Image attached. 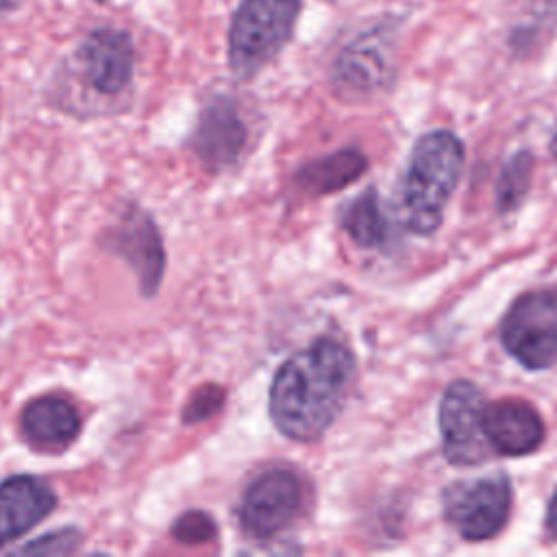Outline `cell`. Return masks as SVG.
Here are the masks:
<instances>
[{
    "mask_svg": "<svg viewBox=\"0 0 557 557\" xmlns=\"http://www.w3.org/2000/svg\"><path fill=\"white\" fill-rule=\"evenodd\" d=\"M352 374V352L331 337L294 352L276 370L270 387L274 426L298 442L318 440L337 418Z\"/></svg>",
    "mask_w": 557,
    "mask_h": 557,
    "instance_id": "cell-1",
    "label": "cell"
},
{
    "mask_svg": "<svg viewBox=\"0 0 557 557\" xmlns=\"http://www.w3.org/2000/svg\"><path fill=\"white\" fill-rule=\"evenodd\" d=\"M461 168L463 146L450 131H431L416 141L400 185L403 220L411 233L431 235L442 224Z\"/></svg>",
    "mask_w": 557,
    "mask_h": 557,
    "instance_id": "cell-2",
    "label": "cell"
},
{
    "mask_svg": "<svg viewBox=\"0 0 557 557\" xmlns=\"http://www.w3.org/2000/svg\"><path fill=\"white\" fill-rule=\"evenodd\" d=\"M300 0H242L228 28V65L239 78L263 70L289 41Z\"/></svg>",
    "mask_w": 557,
    "mask_h": 557,
    "instance_id": "cell-3",
    "label": "cell"
},
{
    "mask_svg": "<svg viewBox=\"0 0 557 557\" xmlns=\"http://www.w3.org/2000/svg\"><path fill=\"white\" fill-rule=\"evenodd\" d=\"M505 350L529 370L557 363V289L522 294L500 324Z\"/></svg>",
    "mask_w": 557,
    "mask_h": 557,
    "instance_id": "cell-4",
    "label": "cell"
},
{
    "mask_svg": "<svg viewBox=\"0 0 557 557\" xmlns=\"http://www.w3.org/2000/svg\"><path fill=\"white\" fill-rule=\"evenodd\" d=\"M396 26L376 22L359 30L335 57L333 85L337 94L361 100L385 89L394 78Z\"/></svg>",
    "mask_w": 557,
    "mask_h": 557,
    "instance_id": "cell-5",
    "label": "cell"
},
{
    "mask_svg": "<svg viewBox=\"0 0 557 557\" xmlns=\"http://www.w3.org/2000/svg\"><path fill=\"white\" fill-rule=\"evenodd\" d=\"M511 509V485L505 474L459 481L444 492V513L455 531L472 542L496 535Z\"/></svg>",
    "mask_w": 557,
    "mask_h": 557,
    "instance_id": "cell-6",
    "label": "cell"
},
{
    "mask_svg": "<svg viewBox=\"0 0 557 557\" xmlns=\"http://www.w3.org/2000/svg\"><path fill=\"white\" fill-rule=\"evenodd\" d=\"M485 400L472 381H455L440 403L444 455L453 466L483 463L494 448L485 435Z\"/></svg>",
    "mask_w": 557,
    "mask_h": 557,
    "instance_id": "cell-7",
    "label": "cell"
},
{
    "mask_svg": "<svg viewBox=\"0 0 557 557\" xmlns=\"http://www.w3.org/2000/svg\"><path fill=\"white\" fill-rule=\"evenodd\" d=\"M81 83L100 98H117L133 81L135 48L124 28L100 26L91 30L74 54Z\"/></svg>",
    "mask_w": 557,
    "mask_h": 557,
    "instance_id": "cell-8",
    "label": "cell"
},
{
    "mask_svg": "<svg viewBox=\"0 0 557 557\" xmlns=\"http://www.w3.org/2000/svg\"><path fill=\"white\" fill-rule=\"evenodd\" d=\"M302 509V481L296 472L276 468L259 474L246 490L239 505L244 531L268 540L285 531Z\"/></svg>",
    "mask_w": 557,
    "mask_h": 557,
    "instance_id": "cell-9",
    "label": "cell"
},
{
    "mask_svg": "<svg viewBox=\"0 0 557 557\" xmlns=\"http://www.w3.org/2000/svg\"><path fill=\"white\" fill-rule=\"evenodd\" d=\"M244 144L246 124L239 117L233 100L224 96L211 100L202 109L198 124L189 137V146L209 170H224L235 163Z\"/></svg>",
    "mask_w": 557,
    "mask_h": 557,
    "instance_id": "cell-10",
    "label": "cell"
},
{
    "mask_svg": "<svg viewBox=\"0 0 557 557\" xmlns=\"http://www.w3.org/2000/svg\"><path fill=\"white\" fill-rule=\"evenodd\" d=\"M113 252L124 257L135 270L141 292L154 294L163 276V246L154 222L139 209L126 211V215L111 231Z\"/></svg>",
    "mask_w": 557,
    "mask_h": 557,
    "instance_id": "cell-11",
    "label": "cell"
},
{
    "mask_svg": "<svg viewBox=\"0 0 557 557\" xmlns=\"http://www.w3.org/2000/svg\"><path fill=\"white\" fill-rule=\"evenodd\" d=\"M485 435L500 455H529L544 442V422L524 400L503 398L485 405Z\"/></svg>",
    "mask_w": 557,
    "mask_h": 557,
    "instance_id": "cell-12",
    "label": "cell"
},
{
    "mask_svg": "<svg viewBox=\"0 0 557 557\" xmlns=\"http://www.w3.org/2000/svg\"><path fill=\"white\" fill-rule=\"evenodd\" d=\"M57 505L54 492L37 476L17 474L0 483V546L44 520Z\"/></svg>",
    "mask_w": 557,
    "mask_h": 557,
    "instance_id": "cell-13",
    "label": "cell"
},
{
    "mask_svg": "<svg viewBox=\"0 0 557 557\" xmlns=\"http://www.w3.org/2000/svg\"><path fill=\"white\" fill-rule=\"evenodd\" d=\"M81 431V416L76 407L59 396H44L30 400L22 411V433L26 442L46 453L67 448Z\"/></svg>",
    "mask_w": 557,
    "mask_h": 557,
    "instance_id": "cell-14",
    "label": "cell"
},
{
    "mask_svg": "<svg viewBox=\"0 0 557 557\" xmlns=\"http://www.w3.org/2000/svg\"><path fill=\"white\" fill-rule=\"evenodd\" d=\"M366 168L368 159L359 150L346 148L329 157L309 161L296 172V181L300 189L309 194H331L357 181Z\"/></svg>",
    "mask_w": 557,
    "mask_h": 557,
    "instance_id": "cell-15",
    "label": "cell"
},
{
    "mask_svg": "<svg viewBox=\"0 0 557 557\" xmlns=\"http://www.w3.org/2000/svg\"><path fill=\"white\" fill-rule=\"evenodd\" d=\"M342 226L350 235V239L363 248H372L385 242L387 224L374 189H368L346 207L342 215Z\"/></svg>",
    "mask_w": 557,
    "mask_h": 557,
    "instance_id": "cell-16",
    "label": "cell"
},
{
    "mask_svg": "<svg viewBox=\"0 0 557 557\" xmlns=\"http://www.w3.org/2000/svg\"><path fill=\"white\" fill-rule=\"evenodd\" d=\"M533 178V154L529 150L516 152L505 165L496 183V202L503 213L518 209L524 200Z\"/></svg>",
    "mask_w": 557,
    "mask_h": 557,
    "instance_id": "cell-17",
    "label": "cell"
},
{
    "mask_svg": "<svg viewBox=\"0 0 557 557\" xmlns=\"http://www.w3.org/2000/svg\"><path fill=\"white\" fill-rule=\"evenodd\" d=\"M215 533H218V529H215L213 518L198 509H191V511L178 516L172 527V535L183 544H205V542L213 540Z\"/></svg>",
    "mask_w": 557,
    "mask_h": 557,
    "instance_id": "cell-18",
    "label": "cell"
},
{
    "mask_svg": "<svg viewBox=\"0 0 557 557\" xmlns=\"http://www.w3.org/2000/svg\"><path fill=\"white\" fill-rule=\"evenodd\" d=\"M224 400V392L215 385H205L202 389H198L191 400L187 403L185 411H183V420L185 422H196V420H205L211 413H215L222 407Z\"/></svg>",
    "mask_w": 557,
    "mask_h": 557,
    "instance_id": "cell-19",
    "label": "cell"
},
{
    "mask_svg": "<svg viewBox=\"0 0 557 557\" xmlns=\"http://www.w3.org/2000/svg\"><path fill=\"white\" fill-rule=\"evenodd\" d=\"M78 542L76 531H59L46 537H39L30 546L24 548V553H70Z\"/></svg>",
    "mask_w": 557,
    "mask_h": 557,
    "instance_id": "cell-20",
    "label": "cell"
},
{
    "mask_svg": "<svg viewBox=\"0 0 557 557\" xmlns=\"http://www.w3.org/2000/svg\"><path fill=\"white\" fill-rule=\"evenodd\" d=\"M546 533H548V537L557 540V490L546 509Z\"/></svg>",
    "mask_w": 557,
    "mask_h": 557,
    "instance_id": "cell-21",
    "label": "cell"
},
{
    "mask_svg": "<svg viewBox=\"0 0 557 557\" xmlns=\"http://www.w3.org/2000/svg\"><path fill=\"white\" fill-rule=\"evenodd\" d=\"M550 152H553V157L557 159V131H555V135H553V139H550Z\"/></svg>",
    "mask_w": 557,
    "mask_h": 557,
    "instance_id": "cell-22",
    "label": "cell"
}]
</instances>
